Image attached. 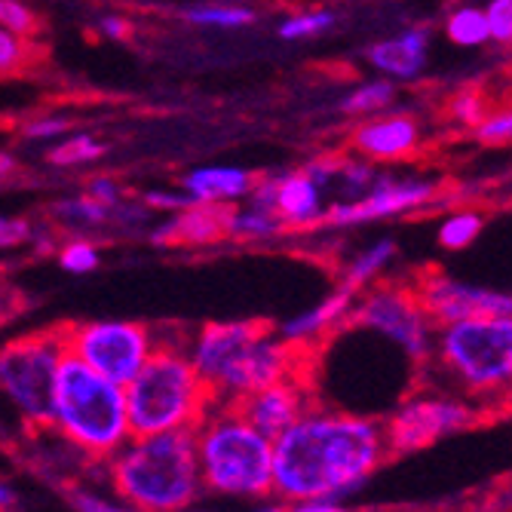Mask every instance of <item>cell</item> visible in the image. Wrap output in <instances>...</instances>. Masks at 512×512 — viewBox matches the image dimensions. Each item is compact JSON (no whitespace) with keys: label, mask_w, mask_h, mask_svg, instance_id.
<instances>
[{"label":"cell","mask_w":512,"mask_h":512,"mask_svg":"<svg viewBox=\"0 0 512 512\" xmlns=\"http://www.w3.org/2000/svg\"><path fill=\"white\" fill-rule=\"evenodd\" d=\"M390 457L384 421L368 414L310 405L273 436V494L279 500H347Z\"/></svg>","instance_id":"cell-1"},{"label":"cell","mask_w":512,"mask_h":512,"mask_svg":"<svg viewBox=\"0 0 512 512\" xmlns=\"http://www.w3.org/2000/svg\"><path fill=\"white\" fill-rule=\"evenodd\" d=\"M188 350L197 375L215 402L237 405L243 396L298 375V353L279 332L252 319L206 322L188 335Z\"/></svg>","instance_id":"cell-2"},{"label":"cell","mask_w":512,"mask_h":512,"mask_svg":"<svg viewBox=\"0 0 512 512\" xmlns=\"http://www.w3.org/2000/svg\"><path fill=\"white\" fill-rule=\"evenodd\" d=\"M108 494L145 512H181L200 503L203 479L194 433H148L99 463Z\"/></svg>","instance_id":"cell-3"},{"label":"cell","mask_w":512,"mask_h":512,"mask_svg":"<svg viewBox=\"0 0 512 512\" xmlns=\"http://www.w3.org/2000/svg\"><path fill=\"white\" fill-rule=\"evenodd\" d=\"M46 430L71 445L89 467H99L132 436L123 384L65 353L53 387Z\"/></svg>","instance_id":"cell-4"},{"label":"cell","mask_w":512,"mask_h":512,"mask_svg":"<svg viewBox=\"0 0 512 512\" xmlns=\"http://www.w3.org/2000/svg\"><path fill=\"white\" fill-rule=\"evenodd\" d=\"M203 491L224 500H261L273 494V439L237 405L215 402L194 430Z\"/></svg>","instance_id":"cell-5"},{"label":"cell","mask_w":512,"mask_h":512,"mask_svg":"<svg viewBox=\"0 0 512 512\" xmlns=\"http://www.w3.org/2000/svg\"><path fill=\"white\" fill-rule=\"evenodd\" d=\"M184 344L188 341L157 338L151 359L135 371L129 384H123L132 436L194 433L215 405Z\"/></svg>","instance_id":"cell-6"},{"label":"cell","mask_w":512,"mask_h":512,"mask_svg":"<svg viewBox=\"0 0 512 512\" xmlns=\"http://www.w3.org/2000/svg\"><path fill=\"white\" fill-rule=\"evenodd\" d=\"M430 359L470 399L512 396V310L439 325Z\"/></svg>","instance_id":"cell-7"},{"label":"cell","mask_w":512,"mask_h":512,"mask_svg":"<svg viewBox=\"0 0 512 512\" xmlns=\"http://www.w3.org/2000/svg\"><path fill=\"white\" fill-rule=\"evenodd\" d=\"M68 347L59 329L25 332L0 344V399L22 421L25 430L43 433L50 427V405L59 365Z\"/></svg>","instance_id":"cell-8"},{"label":"cell","mask_w":512,"mask_h":512,"mask_svg":"<svg viewBox=\"0 0 512 512\" xmlns=\"http://www.w3.org/2000/svg\"><path fill=\"white\" fill-rule=\"evenodd\" d=\"M347 322L381 335L414 362H427L433 356L436 322L417 298L414 286L381 283L362 289L350 307Z\"/></svg>","instance_id":"cell-9"},{"label":"cell","mask_w":512,"mask_h":512,"mask_svg":"<svg viewBox=\"0 0 512 512\" xmlns=\"http://www.w3.org/2000/svg\"><path fill=\"white\" fill-rule=\"evenodd\" d=\"M62 338L71 356L117 384H129L157 350V329L135 319H86L62 325Z\"/></svg>","instance_id":"cell-10"},{"label":"cell","mask_w":512,"mask_h":512,"mask_svg":"<svg viewBox=\"0 0 512 512\" xmlns=\"http://www.w3.org/2000/svg\"><path fill=\"white\" fill-rule=\"evenodd\" d=\"M479 417V408L470 399L451 393H421L399 402L384 421L390 454H411L436 445L460 430H467Z\"/></svg>","instance_id":"cell-11"},{"label":"cell","mask_w":512,"mask_h":512,"mask_svg":"<svg viewBox=\"0 0 512 512\" xmlns=\"http://www.w3.org/2000/svg\"><path fill=\"white\" fill-rule=\"evenodd\" d=\"M433 194H436V188L430 181H384V178H375V184H371L365 194L338 200L325 209L322 224L356 227V224H368V221L396 218V215H405L417 206H427L433 200Z\"/></svg>","instance_id":"cell-12"},{"label":"cell","mask_w":512,"mask_h":512,"mask_svg":"<svg viewBox=\"0 0 512 512\" xmlns=\"http://www.w3.org/2000/svg\"><path fill=\"white\" fill-rule=\"evenodd\" d=\"M414 292L421 298V304L427 307L430 319L439 325L457 322V319H473V316H485V313H506L512 310V295L497 292V289H485L476 283H463V279L445 276V273H424L414 283Z\"/></svg>","instance_id":"cell-13"},{"label":"cell","mask_w":512,"mask_h":512,"mask_svg":"<svg viewBox=\"0 0 512 512\" xmlns=\"http://www.w3.org/2000/svg\"><path fill=\"white\" fill-rule=\"evenodd\" d=\"M249 200L276 212V218L286 227H313L325 218V188L307 172L295 169L276 178H255V188Z\"/></svg>","instance_id":"cell-14"},{"label":"cell","mask_w":512,"mask_h":512,"mask_svg":"<svg viewBox=\"0 0 512 512\" xmlns=\"http://www.w3.org/2000/svg\"><path fill=\"white\" fill-rule=\"evenodd\" d=\"M353 151L368 163H396L421 148V123L408 114H371L353 129Z\"/></svg>","instance_id":"cell-15"},{"label":"cell","mask_w":512,"mask_h":512,"mask_svg":"<svg viewBox=\"0 0 512 512\" xmlns=\"http://www.w3.org/2000/svg\"><path fill=\"white\" fill-rule=\"evenodd\" d=\"M237 408L261 433H267L273 439L286 427H292L298 417L310 408V396H307V387L298 381V375H292V378L273 381V384L243 396L237 402Z\"/></svg>","instance_id":"cell-16"},{"label":"cell","mask_w":512,"mask_h":512,"mask_svg":"<svg viewBox=\"0 0 512 512\" xmlns=\"http://www.w3.org/2000/svg\"><path fill=\"white\" fill-rule=\"evenodd\" d=\"M252 188H255V175L243 166H230V163H206L181 175V191L197 206L230 209L249 200Z\"/></svg>","instance_id":"cell-17"},{"label":"cell","mask_w":512,"mask_h":512,"mask_svg":"<svg viewBox=\"0 0 512 512\" xmlns=\"http://www.w3.org/2000/svg\"><path fill=\"white\" fill-rule=\"evenodd\" d=\"M430 59V34L424 28H408L402 34L375 40L365 50V62L387 80L421 77Z\"/></svg>","instance_id":"cell-18"},{"label":"cell","mask_w":512,"mask_h":512,"mask_svg":"<svg viewBox=\"0 0 512 512\" xmlns=\"http://www.w3.org/2000/svg\"><path fill=\"white\" fill-rule=\"evenodd\" d=\"M356 295H359V292H353L350 286L341 283L329 298H322L319 304L307 307L304 313H298V316H292V319H286L283 325H279V329H276L279 338L289 341L295 350L313 347L316 341H322L325 335L335 332V329H341V325L347 322Z\"/></svg>","instance_id":"cell-19"},{"label":"cell","mask_w":512,"mask_h":512,"mask_svg":"<svg viewBox=\"0 0 512 512\" xmlns=\"http://www.w3.org/2000/svg\"><path fill=\"white\" fill-rule=\"evenodd\" d=\"M227 237V209L221 206H184L151 230L157 246H209Z\"/></svg>","instance_id":"cell-20"},{"label":"cell","mask_w":512,"mask_h":512,"mask_svg":"<svg viewBox=\"0 0 512 512\" xmlns=\"http://www.w3.org/2000/svg\"><path fill=\"white\" fill-rule=\"evenodd\" d=\"M283 227L286 224L276 218L273 209H267L255 200H243V203L227 209V237H234V240L261 243V240L276 237Z\"/></svg>","instance_id":"cell-21"},{"label":"cell","mask_w":512,"mask_h":512,"mask_svg":"<svg viewBox=\"0 0 512 512\" xmlns=\"http://www.w3.org/2000/svg\"><path fill=\"white\" fill-rule=\"evenodd\" d=\"M105 154H108V145L92 132H68L50 148V163L59 166V169H71V166L96 163Z\"/></svg>","instance_id":"cell-22"},{"label":"cell","mask_w":512,"mask_h":512,"mask_svg":"<svg viewBox=\"0 0 512 512\" xmlns=\"http://www.w3.org/2000/svg\"><path fill=\"white\" fill-rule=\"evenodd\" d=\"M255 10L234 0H215V4H200L188 10V22L197 28H221V31H240L255 22Z\"/></svg>","instance_id":"cell-23"},{"label":"cell","mask_w":512,"mask_h":512,"mask_svg":"<svg viewBox=\"0 0 512 512\" xmlns=\"http://www.w3.org/2000/svg\"><path fill=\"white\" fill-rule=\"evenodd\" d=\"M393 255H396V243H393V240H381V243H375V246H368L365 252H359V255L350 261V267L344 270V279H341V283L350 286L353 292L368 289V286L375 283V279L387 270V264H390Z\"/></svg>","instance_id":"cell-24"},{"label":"cell","mask_w":512,"mask_h":512,"mask_svg":"<svg viewBox=\"0 0 512 512\" xmlns=\"http://www.w3.org/2000/svg\"><path fill=\"white\" fill-rule=\"evenodd\" d=\"M445 34L451 43L463 46V50H476V46L491 43V28H488V16L485 7H457L448 19H445Z\"/></svg>","instance_id":"cell-25"},{"label":"cell","mask_w":512,"mask_h":512,"mask_svg":"<svg viewBox=\"0 0 512 512\" xmlns=\"http://www.w3.org/2000/svg\"><path fill=\"white\" fill-rule=\"evenodd\" d=\"M53 218L65 227H74V230H86V227H105L114 221V209L102 206L96 197H65L53 206Z\"/></svg>","instance_id":"cell-26"},{"label":"cell","mask_w":512,"mask_h":512,"mask_svg":"<svg viewBox=\"0 0 512 512\" xmlns=\"http://www.w3.org/2000/svg\"><path fill=\"white\" fill-rule=\"evenodd\" d=\"M393 99H396V86H393V80L375 77V80H365V83L353 86V89L347 92V96H344L341 108H344L347 114H353V117H371V114L387 111Z\"/></svg>","instance_id":"cell-27"},{"label":"cell","mask_w":512,"mask_h":512,"mask_svg":"<svg viewBox=\"0 0 512 512\" xmlns=\"http://www.w3.org/2000/svg\"><path fill=\"white\" fill-rule=\"evenodd\" d=\"M338 22L335 10L329 7H319V10H298L292 16H286L279 22L276 34L283 40H310V37H319L325 31H332Z\"/></svg>","instance_id":"cell-28"},{"label":"cell","mask_w":512,"mask_h":512,"mask_svg":"<svg viewBox=\"0 0 512 512\" xmlns=\"http://www.w3.org/2000/svg\"><path fill=\"white\" fill-rule=\"evenodd\" d=\"M482 224L485 218L479 212H470V209H463V212H451L442 224H439V243L442 249L448 252H460V249H467L479 240L482 234Z\"/></svg>","instance_id":"cell-29"},{"label":"cell","mask_w":512,"mask_h":512,"mask_svg":"<svg viewBox=\"0 0 512 512\" xmlns=\"http://www.w3.org/2000/svg\"><path fill=\"white\" fill-rule=\"evenodd\" d=\"M102 264V252L99 246H92L89 240H68L62 249H59V267L65 273H74V276H86Z\"/></svg>","instance_id":"cell-30"},{"label":"cell","mask_w":512,"mask_h":512,"mask_svg":"<svg viewBox=\"0 0 512 512\" xmlns=\"http://www.w3.org/2000/svg\"><path fill=\"white\" fill-rule=\"evenodd\" d=\"M71 506H74V512H145V509H135L132 503L120 500L117 494L108 497L105 491H96V488H74Z\"/></svg>","instance_id":"cell-31"},{"label":"cell","mask_w":512,"mask_h":512,"mask_svg":"<svg viewBox=\"0 0 512 512\" xmlns=\"http://www.w3.org/2000/svg\"><path fill=\"white\" fill-rule=\"evenodd\" d=\"M0 28H7L28 40L31 34H37V13L25 0H0Z\"/></svg>","instance_id":"cell-32"},{"label":"cell","mask_w":512,"mask_h":512,"mask_svg":"<svg viewBox=\"0 0 512 512\" xmlns=\"http://www.w3.org/2000/svg\"><path fill=\"white\" fill-rule=\"evenodd\" d=\"M68 132H71V120L62 114H40L22 126V135L31 138V142H59Z\"/></svg>","instance_id":"cell-33"},{"label":"cell","mask_w":512,"mask_h":512,"mask_svg":"<svg viewBox=\"0 0 512 512\" xmlns=\"http://www.w3.org/2000/svg\"><path fill=\"white\" fill-rule=\"evenodd\" d=\"M485 16L491 28V43L512 46V0H488Z\"/></svg>","instance_id":"cell-34"},{"label":"cell","mask_w":512,"mask_h":512,"mask_svg":"<svg viewBox=\"0 0 512 512\" xmlns=\"http://www.w3.org/2000/svg\"><path fill=\"white\" fill-rule=\"evenodd\" d=\"M476 135L482 138V142H491V145L512 142V108H503L497 114H485L482 123L476 126Z\"/></svg>","instance_id":"cell-35"},{"label":"cell","mask_w":512,"mask_h":512,"mask_svg":"<svg viewBox=\"0 0 512 512\" xmlns=\"http://www.w3.org/2000/svg\"><path fill=\"white\" fill-rule=\"evenodd\" d=\"M34 237V224L28 218L16 215H0V252H10L25 246Z\"/></svg>","instance_id":"cell-36"},{"label":"cell","mask_w":512,"mask_h":512,"mask_svg":"<svg viewBox=\"0 0 512 512\" xmlns=\"http://www.w3.org/2000/svg\"><path fill=\"white\" fill-rule=\"evenodd\" d=\"M28 59V46H25V37L0 28V74H10L16 68H22Z\"/></svg>","instance_id":"cell-37"},{"label":"cell","mask_w":512,"mask_h":512,"mask_svg":"<svg viewBox=\"0 0 512 512\" xmlns=\"http://www.w3.org/2000/svg\"><path fill=\"white\" fill-rule=\"evenodd\" d=\"M86 194L96 197L108 209H117L123 203V184L117 178H111V175H99V178H92L86 184Z\"/></svg>","instance_id":"cell-38"},{"label":"cell","mask_w":512,"mask_h":512,"mask_svg":"<svg viewBox=\"0 0 512 512\" xmlns=\"http://www.w3.org/2000/svg\"><path fill=\"white\" fill-rule=\"evenodd\" d=\"M142 200L148 209H163V212H178L184 206H191V200L184 191H148Z\"/></svg>","instance_id":"cell-39"},{"label":"cell","mask_w":512,"mask_h":512,"mask_svg":"<svg viewBox=\"0 0 512 512\" xmlns=\"http://www.w3.org/2000/svg\"><path fill=\"white\" fill-rule=\"evenodd\" d=\"M286 512H347V506L335 497H304L286 503Z\"/></svg>","instance_id":"cell-40"},{"label":"cell","mask_w":512,"mask_h":512,"mask_svg":"<svg viewBox=\"0 0 512 512\" xmlns=\"http://www.w3.org/2000/svg\"><path fill=\"white\" fill-rule=\"evenodd\" d=\"M454 114H457L460 123H467V126H479L482 117H485L479 99L476 96H467V92H460V96L454 99Z\"/></svg>","instance_id":"cell-41"},{"label":"cell","mask_w":512,"mask_h":512,"mask_svg":"<svg viewBox=\"0 0 512 512\" xmlns=\"http://www.w3.org/2000/svg\"><path fill=\"white\" fill-rule=\"evenodd\" d=\"M129 28H132V25H129L123 16H114V13H108V16L99 19V34L108 37V40H123V37H129Z\"/></svg>","instance_id":"cell-42"},{"label":"cell","mask_w":512,"mask_h":512,"mask_svg":"<svg viewBox=\"0 0 512 512\" xmlns=\"http://www.w3.org/2000/svg\"><path fill=\"white\" fill-rule=\"evenodd\" d=\"M19 509V494L16 488L7 482V479H0V512H16Z\"/></svg>","instance_id":"cell-43"},{"label":"cell","mask_w":512,"mask_h":512,"mask_svg":"<svg viewBox=\"0 0 512 512\" xmlns=\"http://www.w3.org/2000/svg\"><path fill=\"white\" fill-rule=\"evenodd\" d=\"M246 512H286V500H270V497H261V500H255V506L252 509H246Z\"/></svg>","instance_id":"cell-44"},{"label":"cell","mask_w":512,"mask_h":512,"mask_svg":"<svg viewBox=\"0 0 512 512\" xmlns=\"http://www.w3.org/2000/svg\"><path fill=\"white\" fill-rule=\"evenodd\" d=\"M13 169H16V160H13L10 154H4V151H0V181H4V178H10V175H13Z\"/></svg>","instance_id":"cell-45"},{"label":"cell","mask_w":512,"mask_h":512,"mask_svg":"<svg viewBox=\"0 0 512 512\" xmlns=\"http://www.w3.org/2000/svg\"><path fill=\"white\" fill-rule=\"evenodd\" d=\"M7 301H10V298H7V289H4V286H0V313H4V310H7Z\"/></svg>","instance_id":"cell-46"},{"label":"cell","mask_w":512,"mask_h":512,"mask_svg":"<svg viewBox=\"0 0 512 512\" xmlns=\"http://www.w3.org/2000/svg\"><path fill=\"white\" fill-rule=\"evenodd\" d=\"M181 512H215V509H203L200 503H194V506H188V509H181Z\"/></svg>","instance_id":"cell-47"}]
</instances>
